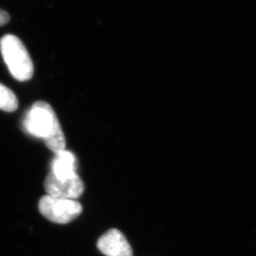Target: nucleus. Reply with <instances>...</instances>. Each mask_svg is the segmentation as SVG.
Returning <instances> with one entry per match:
<instances>
[{
	"label": "nucleus",
	"instance_id": "obj_1",
	"mask_svg": "<svg viewBox=\"0 0 256 256\" xmlns=\"http://www.w3.org/2000/svg\"><path fill=\"white\" fill-rule=\"evenodd\" d=\"M23 126L30 135L42 138L46 147L55 154L64 150L63 130L52 106L46 102H36L32 104L24 117Z\"/></svg>",
	"mask_w": 256,
	"mask_h": 256
},
{
	"label": "nucleus",
	"instance_id": "obj_2",
	"mask_svg": "<svg viewBox=\"0 0 256 256\" xmlns=\"http://www.w3.org/2000/svg\"><path fill=\"white\" fill-rule=\"evenodd\" d=\"M1 54L14 79L20 82L30 80L34 75V64L26 46L18 37L6 34L0 40Z\"/></svg>",
	"mask_w": 256,
	"mask_h": 256
},
{
	"label": "nucleus",
	"instance_id": "obj_3",
	"mask_svg": "<svg viewBox=\"0 0 256 256\" xmlns=\"http://www.w3.org/2000/svg\"><path fill=\"white\" fill-rule=\"evenodd\" d=\"M39 210L54 223L66 224L81 214L82 207L77 200L46 194L39 202Z\"/></svg>",
	"mask_w": 256,
	"mask_h": 256
},
{
	"label": "nucleus",
	"instance_id": "obj_4",
	"mask_svg": "<svg viewBox=\"0 0 256 256\" xmlns=\"http://www.w3.org/2000/svg\"><path fill=\"white\" fill-rule=\"evenodd\" d=\"M44 187L46 194L74 200L79 198L84 190V185L79 176L70 180H60L52 173L46 176Z\"/></svg>",
	"mask_w": 256,
	"mask_h": 256
},
{
	"label": "nucleus",
	"instance_id": "obj_5",
	"mask_svg": "<svg viewBox=\"0 0 256 256\" xmlns=\"http://www.w3.org/2000/svg\"><path fill=\"white\" fill-rule=\"evenodd\" d=\"M97 247L106 256H133V250L126 236L119 230L111 229L102 234Z\"/></svg>",
	"mask_w": 256,
	"mask_h": 256
},
{
	"label": "nucleus",
	"instance_id": "obj_6",
	"mask_svg": "<svg viewBox=\"0 0 256 256\" xmlns=\"http://www.w3.org/2000/svg\"><path fill=\"white\" fill-rule=\"evenodd\" d=\"M76 158L70 151L63 150L55 154L52 162V171L50 173L60 180H70L77 176Z\"/></svg>",
	"mask_w": 256,
	"mask_h": 256
},
{
	"label": "nucleus",
	"instance_id": "obj_7",
	"mask_svg": "<svg viewBox=\"0 0 256 256\" xmlns=\"http://www.w3.org/2000/svg\"><path fill=\"white\" fill-rule=\"evenodd\" d=\"M18 108V100L16 94L0 82V110L14 112Z\"/></svg>",
	"mask_w": 256,
	"mask_h": 256
},
{
	"label": "nucleus",
	"instance_id": "obj_8",
	"mask_svg": "<svg viewBox=\"0 0 256 256\" xmlns=\"http://www.w3.org/2000/svg\"><path fill=\"white\" fill-rule=\"evenodd\" d=\"M10 21L9 14L3 10L0 9V27L7 24Z\"/></svg>",
	"mask_w": 256,
	"mask_h": 256
}]
</instances>
